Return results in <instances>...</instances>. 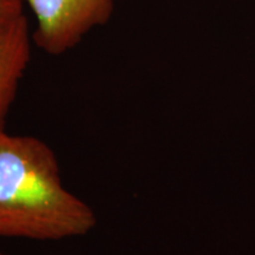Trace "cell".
Here are the masks:
<instances>
[{
  "mask_svg": "<svg viewBox=\"0 0 255 255\" xmlns=\"http://www.w3.org/2000/svg\"><path fill=\"white\" fill-rule=\"evenodd\" d=\"M24 4V0H0V31L25 15Z\"/></svg>",
  "mask_w": 255,
  "mask_h": 255,
  "instance_id": "4",
  "label": "cell"
},
{
  "mask_svg": "<svg viewBox=\"0 0 255 255\" xmlns=\"http://www.w3.org/2000/svg\"><path fill=\"white\" fill-rule=\"evenodd\" d=\"M31 58V37L26 15L0 31V131L17 97Z\"/></svg>",
  "mask_w": 255,
  "mask_h": 255,
  "instance_id": "3",
  "label": "cell"
},
{
  "mask_svg": "<svg viewBox=\"0 0 255 255\" xmlns=\"http://www.w3.org/2000/svg\"><path fill=\"white\" fill-rule=\"evenodd\" d=\"M97 216L65 188L51 146L0 131V238L59 241L84 237Z\"/></svg>",
  "mask_w": 255,
  "mask_h": 255,
  "instance_id": "1",
  "label": "cell"
},
{
  "mask_svg": "<svg viewBox=\"0 0 255 255\" xmlns=\"http://www.w3.org/2000/svg\"><path fill=\"white\" fill-rule=\"evenodd\" d=\"M37 19L34 44L51 56L71 50L92 28L109 21L114 0H24Z\"/></svg>",
  "mask_w": 255,
  "mask_h": 255,
  "instance_id": "2",
  "label": "cell"
},
{
  "mask_svg": "<svg viewBox=\"0 0 255 255\" xmlns=\"http://www.w3.org/2000/svg\"><path fill=\"white\" fill-rule=\"evenodd\" d=\"M0 255H7V254H5V253H4V252H2L1 250H0Z\"/></svg>",
  "mask_w": 255,
  "mask_h": 255,
  "instance_id": "5",
  "label": "cell"
}]
</instances>
